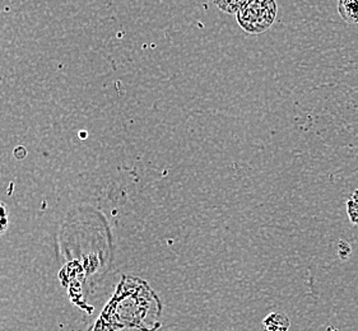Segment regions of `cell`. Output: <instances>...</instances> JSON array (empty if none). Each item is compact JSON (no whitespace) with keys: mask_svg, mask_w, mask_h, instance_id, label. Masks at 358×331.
<instances>
[{"mask_svg":"<svg viewBox=\"0 0 358 331\" xmlns=\"http://www.w3.org/2000/svg\"><path fill=\"white\" fill-rule=\"evenodd\" d=\"M215 6L229 15H237V12L243 8L248 0H213Z\"/></svg>","mask_w":358,"mask_h":331,"instance_id":"4","label":"cell"},{"mask_svg":"<svg viewBox=\"0 0 358 331\" xmlns=\"http://www.w3.org/2000/svg\"><path fill=\"white\" fill-rule=\"evenodd\" d=\"M275 0H248L237 12L238 26L250 35H260L272 27L277 18Z\"/></svg>","mask_w":358,"mask_h":331,"instance_id":"1","label":"cell"},{"mask_svg":"<svg viewBox=\"0 0 358 331\" xmlns=\"http://www.w3.org/2000/svg\"><path fill=\"white\" fill-rule=\"evenodd\" d=\"M7 226V214H6V209L3 207V204H0V233L6 230Z\"/></svg>","mask_w":358,"mask_h":331,"instance_id":"6","label":"cell"},{"mask_svg":"<svg viewBox=\"0 0 358 331\" xmlns=\"http://www.w3.org/2000/svg\"><path fill=\"white\" fill-rule=\"evenodd\" d=\"M291 328L289 317L285 312L275 311L263 320V331H288Z\"/></svg>","mask_w":358,"mask_h":331,"instance_id":"2","label":"cell"},{"mask_svg":"<svg viewBox=\"0 0 358 331\" xmlns=\"http://www.w3.org/2000/svg\"><path fill=\"white\" fill-rule=\"evenodd\" d=\"M338 12L344 21L350 24L358 23V0H339Z\"/></svg>","mask_w":358,"mask_h":331,"instance_id":"3","label":"cell"},{"mask_svg":"<svg viewBox=\"0 0 358 331\" xmlns=\"http://www.w3.org/2000/svg\"><path fill=\"white\" fill-rule=\"evenodd\" d=\"M347 212H348V216H350L352 223L358 226V190H356L350 196V199L347 202Z\"/></svg>","mask_w":358,"mask_h":331,"instance_id":"5","label":"cell"}]
</instances>
